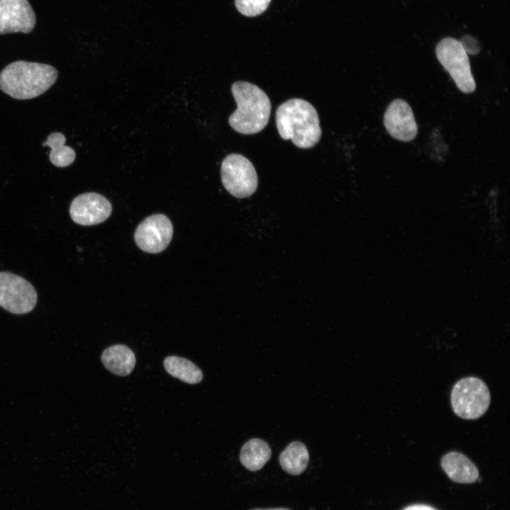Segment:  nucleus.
<instances>
[{"mask_svg": "<svg viewBox=\"0 0 510 510\" xmlns=\"http://www.w3.org/2000/svg\"><path fill=\"white\" fill-rule=\"evenodd\" d=\"M57 76V70L50 64L15 61L0 72V89L11 98L31 99L49 89Z\"/></svg>", "mask_w": 510, "mask_h": 510, "instance_id": "obj_2", "label": "nucleus"}, {"mask_svg": "<svg viewBox=\"0 0 510 510\" xmlns=\"http://www.w3.org/2000/svg\"><path fill=\"white\" fill-rule=\"evenodd\" d=\"M101 361L106 368L112 373L126 376L134 369L136 358L134 352L129 347L116 344L103 351Z\"/></svg>", "mask_w": 510, "mask_h": 510, "instance_id": "obj_13", "label": "nucleus"}, {"mask_svg": "<svg viewBox=\"0 0 510 510\" xmlns=\"http://www.w3.org/2000/svg\"><path fill=\"white\" fill-rule=\"evenodd\" d=\"M252 510H290V509H285V508H276V509H252Z\"/></svg>", "mask_w": 510, "mask_h": 510, "instance_id": "obj_21", "label": "nucleus"}, {"mask_svg": "<svg viewBox=\"0 0 510 510\" xmlns=\"http://www.w3.org/2000/svg\"><path fill=\"white\" fill-rule=\"evenodd\" d=\"M66 138L60 132H55L49 135L42 146H48L51 151L49 154L50 161L57 167H66L72 164L75 159L74 150L65 145Z\"/></svg>", "mask_w": 510, "mask_h": 510, "instance_id": "obj_17", "label": "nucleus"}, {"mask_svg": "<svg viewBox=\"0 0 510 510\" xmlns=\"http://www.w3.org/2000/svg\"><path fill=\"white\" fill-rule=\"evenodd\" d=\"M221 178L225 188L238 198L251 196L258 186V176L254 165L239 154H228L223 159Z\"/></svg>", "mask_w": 510, "mask_h": 510, "instance_id": "obj_6", "label": "nucleus"}, {"mask_svg": "<svg viewBox=\"0 0 510 510\" xmlns=\"http://www.w3.org/2000/svg\"><path fill=\"white\" fill-rule=\"evenodd\" d=\"M164 368L171 376L188 384H196L203 379L201 370L191 361L176 356L166 357Z\"/></svg>", "mask_w": 510, "mask_h": 510, "instance_id": "obj_16", "label": "nucleus"}, {"mask_svg": "<svg viewBox=\"0 0 510 510\" xmlns=\"http://www.w3.org/2000/svg\"><path fill=\"white\" fill-rule=\"evenodd\" d=\"M276 123L281 138L291 140L301 149L313 147L322 136L317 110L302 98H291L280 104L276 112Z\"/></svg>", "mask_w": 510, "mask_h": 510, "instance_id": "obj_1", "label": "nucleus"}, {"mask_svg": "<svg viewBox=\"0 0 510 510\" xmlns=\"http://www.w3.org/2000/svg\"><path fill=\"white\" fill-rule=\"evenodd\" d=\"M37 300V293L27 280L10 272H0V307L13 314H26L35 307Z\"/></svg>", "mask_w": 510, "mask_h": 510, "instance_id": "obj_7", "label": "nucleus"}, {"mask_svg": "<svg viewBox=\"0 0 510 510\" xmlns=\"http://www.w3.org/2000/svg\"><path fill=\"white\" fill-rule=\"evenodd\" d=\"M173 226L163 214H155L144 219L137 227L135 240L142 251L157 254L164 251L170 243Z\"/></svg>", "mask_w": 510, "mask_h": 510, "instance_id": "obj_8", "label": "nucleus"}, {"mask_svg": "<svg viewBox=\"0 0 510 510\" xmlns=\"http://www.w3.org/2000/svg\"><path fill=\"white\" fill-rule=\"evenodd\" d=\"M111 212L112 205L110 201L103 196L94 192L77 196L73 199L69 207L72 220L84 226L104 222Z\"/></svg>", "mask_w": 510, "mask_h": 510, "instance_id": "obj_9", "label": "nucleus"}, {"mask_svg": "<svg viewBox=\"0 0 510 510\" xmlns=\"http://www.w3.org/2000/svg\"><path fill=\"white\" fill-rule=\"evenodd\" d=\"M383 122L388 133L397 140L409 142L417 135L418 128L413 111L403 99H395L389 104Z\"/></svg>", "mask_w": 510, "mask_h": 510, "instance_id": "obj_11", "label": "nucleus"}, {"mask_svg": "<svg viewBox=\"0 0 510 510\" xmlns=\"http://www.w3.org/2000/svg\"><path fill=\"white\" fill-rule=\"evenodd\" d=\"M490 400V392L486 383L473 376L458 380L453 385L450 394L454 413L468 420L482 416L487 411Z\"/></svg>", "mask_w": 510, "mask_h": 510, "instance_id": "obj_4", "label": "nucleus"}, {"mask_svg": "<svg viewBox=\"0 0 510 510\" xmlns=\"http://www.w3.org/2000/svg\"><path fill=\"white\" fill-rule=\"evenodd\" d=\"M459 41L467 54L475 55L480 52V46L475 38L466 35Z\"/></svg>", "mask_w": 510, "mask_h": 510, "instance_id": "obj_19", "label": "nucleus"}, {"mask_svg": "<svg viewBox=\"0 0 510 510\" xmlns=\"http://www.w3.org/2000/svg\"><path fill=\"white\" fill-rule=\"evenodd\" d=\"M309 458L305 445L300 441H293L281 452L279 463L285 472L298 475L305 470Z\"/></svg>", "mask_w": 510, "mask_h": 510, "instance_id": "obj_15", "label": "nucleus"}, {"mask_svg": "<svg viewBox=\"0 0 510 510\" xmlns=\"http://www.w3.org/2000/svg\"><path fill=\"white\" fill-rule=\"evenodd\" d=\"M271 456L269 445L260 438H252L242 446L239 460L242 465L250 471L261 470Z\"/></svg>", "mask_w": 510, "mask_h": 510, "instance_id": "obj_14", "label": "nucleus"}, {"mask_svg": "<svg viewBox=\"0 0 510 510\" xmlns=\"http://www.w3.org/2000/svg\"><path fill=\"white\" fill-rule=\"evenodd\" d=\"M35 22V14L28 0H0V35L28 33Z\"/></svg>", "mask_w": 510, "mask_h": 510, "instance_id": "obj_10", "label": "nucleus"}, {"mask_svg": "<svg viewBox=\"0 0 510 510\" xmlns=\"http://www.w3.org/2000/svg\"><path fill=\"white\" fill-rule=\"evenodd\" d=\"M436 55L460 91L470 94L475 90L468 54L458 40L450 37L442 39L436 47Z\"/></svg>", "mask_w": 510, "mask_h": 510, "instance_id": "obj_5", "label": "nucleus"}, {"mask_svg": "<svg viewBox=\"0 0 510 510\" xmlns=\"http://www.w3.org/2000/svg\"><path fill=\"white\" fill-rule=\"evenodd\" d=\"M237 107L229 117V124L236 132L252 135L268 124L271 103L266 94L256 84L237 81L231 87Z\"/></svg>", "mask_w": 510, "mask_h": 510, "instance_id": "obj_3", "label": "nucleus"}, {"mask_svg": "<svg viewBox=\"0 0 510 510\" xmlns=\"http://www.w3.org/2000/svg\"><path fill=\"white\" fill-rule=\"evenodd\" d=\"M403 510H436L434 508L424 504H414L407 506Z\"/></svg>", "mask_w": 510, "mask_h": 510, "instance_id": "obj_20", "label": "nucleus"}, {"mask_svg": "<svg viewBox=\"0 0 510 510\" xmlns=\"http://www.w3.org/2000/svg\"><path fill=\"white\" fill-rule=\"evenodd\" d=\"M441 467L448 477L459 483H472L479 476L475 465L465 455L450 452L441 458Z\"/></svg>", "mask_w": 510, "mask_h": 510, "instance_id": "obj_12", "label": "nucleus"}, {"mask_svg": "<svg viewBox=\"0 0 510 510\" xmlns=\"http://www.w3.org/2000/svg\"><path fill=\"white\" fill-rule=\"evenodd\" d=\"M271 0H235L237 10L246 16H256L266 10Z\"/></svg>", "mask_w": 510, "mask_h": 510, "instance_id": "obj_18", "label": "nucleus"}]
</instances>
